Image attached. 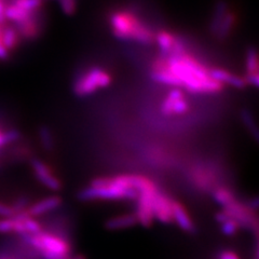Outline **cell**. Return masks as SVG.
<instances>
[{"instance_id": "cell-1", "label": "cell", "mask_w": 259, "mask_h": 259, "mask_svg": "<svg viewBox=\"0 0 259 259\" xmlns=\"http://www.w3.org/2000/svg\"><path fill=\"white\" fill-rule=\"evenodd\" d=\"M165 60V67L178 81L180 88L191 93H217L224 85L209 77L208 69L191 55L185 52L169 54Z\"/></svg>"}, {"instance_id": "cell-2", "label": "cell", "mask_w": 259, "mask_h": 259, "mask_svg": "<svg viewBox=\"0 0 259 259\" xmlns=\"http://www.w3.org/2000/svg\"><path fill=\"white\" fill-rule=\"evenodd\" d=\"M112 34L120 40L151 45L155 42V34L128 11H117L110 15Z\"/></svg>"}, {"instance_id": "cell-3", "label": "cell", "mask_w": 259, "mask_h": 259, "mask_svg": "<svg viewBox=\"0 0 259 259\" xmlns=\"http://www.w3.org/2000/svg\"><path fill=\"white\" fill-rule=\"evenodd\" d=\"M137 194L135 189L120 186L113 177H99L78 193V199L80 201L136 200Z\"/></svg>"}, {"instance_id": "cell-4", "label": "cell", "mask_w": 259, "mask_h": 259, "mask_svg": "<svg viewBox=\"0 0 259 259\" xmlns=\"http://www.w3.org/2000/svg\"><path fill=\"white\" fill-rule=\"evenodd\" d=\"M110 83L111 76L108 72L100 67H94L76 80L72 90L77 96L85 97L107 88Z\"/></svg>"}, {"instance_id": "cell-5", "label": "cell", "mask_w": 259, "mask_h": 259, "mask_svg": "<svg viewBox=\"0 0 259 259\" xmlns=\"http://www.w3.org/2000/svg\"><path fill=\"white\" fill-rule=\"evenodd\" d=\"M158 191L159 190L156 184L150 182L148 185H146L145 187L139 190V194H137V207L135 216L137 223L141 224L143 227H146V228L150 227L153 220H155L152 213V201Z\"/></svg>"}, {"instance_id": "cell-6", "label": "cell", "mask_w": 259, "mask_h": 259, "mask_svg": "<svg viewBox=\"0 0 259 259\" xmlns=\"http://www.w3.org/2000/svg\"><path fill=\"white\" fill-rule=\"evenodd\" d=\"M188 108V103L186 102L184 93L180 88L172 89L161 105V111L165 116L182 115V113L187 111Z\"/></svg>"}, {"instance_id": "cell-7", "label": "cell", "mask_w": 259, "mask_h": 259, "mask_svg": "<svg viewBox=\"0 0 259 259\" xmlns=\"http://www.w3.org/2000/svg\"><path fill=\"white\" fill-rule=\"evenodd\" d=\"M32 172L35 174L37 181L42 184L45 187L53 191H58L61 189L62 184L56 176L53 175L51 168L49 167L44 161L39 159H32L30 162Z\"/></svg>"}, {"instance_id": "cell-8", "label": "cell", "mask_w": 259, "mask_h": 259, "mask_svg": "<svg viewBox=\"0 0 259 259\" xmlns=\"http://www.w3.org/2000/svg\"><path fill=\"white\" fill-rule=\"evenodd\" d=\"M173 200L169 199L166 194L158 191L152 201L153 217L162 224L169 225L173 223L172 214Z\"/></svg>"}, {"instance_id": "cell-9", "label": "cell", "mask_w": 259, "mask_h": 259, "mask_svg": "<svg viewBox=\"0 0 259 259\" xmlns=\"http://www.w3.org/2000/svg\"><path fill=\"white\" fill-rule=\"evenodd\" d=\"M208 74L210 78L223 85L228 84L236 89H244L245 87H247L244 78L240 77L238 75L231 74V72L227 71L225 69H221V68L208 69Z\"/></svg>"}, {"instance_id": "cell-10", "label": "cell", "mask_w": 259, "mask_h": 259, "mask_svg": "<svg viewBox=\"0 0 259 259\" xmlns=\"http://www.w3.org/2000/svg\"><path fill=\"white\" fill-rule=\"evenodd\" d=\"M172 214H173V223H176L180 228L188 233H193L196 231V226H194L191 217L188 212L186 210L183 204L180 202L174 201L172 203Z\"/></svg>"}, {"instance_id": "cell-11", "label": "cell", "mask_w": 259, "mask_h": 259, "mask_svg": "<svg viewBox=\"0 0 259 259\" xmlns=\"http://www.w3.org/2000/svg\"><path fill=\"white\" fill-rule=\"evenodd\" d=\"M61 204H62V199L60 197L51 196L29 205L27 208V212L31 217L36 218L38 216H42L45 214L52 212V210L58 208Z\"/></svg>"}, {"instance_id": "cell-12", "label": "cell", "mask_w": 259, "mask_h": 259, "mask_svg": "<svg viewBox=\"0 0 259 259\" xmlns=\"http://www.w3.org/2000/svg\"><path fill=\"white\" fill-rule=\"evenodd\" d=\"M246 84L258 88L259 85V67L258 56L254 48H249L246 53V75L244 77Z\"/></svg>"}, {"instance_id": "cell-13", "label": "cell", "mask_w": 259, "mask_h": 259, "mask_svg": "<svg viewBox=\"0 0 259 259\" xmlns=\"http://www.w3.org/2000/svg\"><path fill=\"white\" fill-rule=\"evenodd\" d=\"M137 224L139 223H137L135 214H125L110 218V220L105 223V228L110 231L122 230L132 228V227H134Z\"/></svg>"}, {"instance_id": "cell-14", "label": "cell", "mask_w": 259, "mask_h": 259, "mask_svg": "<svg viewBox=\"0 0 259 259\" xmlns=\"http://www.w3.org/2000/svg\"><path fill=\"white\" fill-rule=\"evenodd\" d=\"M20 35L13 26H3L0 30V41L8 51H13L20 44Z\"/></svg>"}, {"instance_id": "cell-15", "label": "cell", "mask_w": 259, "mask_h": 259, "mask_svg": "<svg viewBox=\"0 0 259 259\" xmlns=\"http://www.w3.org/2000/svg\"><path fill=\"white\" fill-rule=\"evenodd\" d=\"M14 28L19 32L20 37L24 39L31 40V39H35L37 35H39V25L36 21L35 15L32 16V18L28 19L27 21L15 24Z\"/></svg>"}, {"instance_id": "cell-16", "label": "cell", "mask_w": 259, "mask_h": 259, "mask_svg": "<svg viewBox=\"0 0 259 259\" xmlns=\"http://www.w3.org/2000/svg\"><path fill=\"white\" fill-rule=\"evenodd\" d=\"M35 14L36 12H28L26 10H23L13 4L5 7V12H4L5 19L13 22L14 24H19L24 21H27L28 19L32 18Z\"/></svg>"}, {"instance_id": "cell-17", "label": "cell", "mask_w": 259, "mask_h": 259, "mask_svg": "<svg viewBox=\"0 0 259 259\" xmlns=\"http://www.w3.org/2000/svg\"><path fill=\"white\" fill-rule=\"evenodd\" d=\"M155 41L158 44L161 52L165 56L169 55L172 52L174 44L176 41V37L166 30H160L155 34Z\"/></svg>"}, {"instance_id": "cell-18", "label": "cell", "mask_w": 259, "mask_h": 259, "mask_svg": "<svg viewBox=\"0 0 259 259\" xmlns=\"http://www.w3.org/2000/svg\"><path fill=\"white\" fill-rule=\"evenodd\" d=\"M228 10H229L228 4L224 2V0H220V2L216 3L215 9L212 15V20H210V24H209V29L213 35L217 34V30L220 28L225 15Z\"/></svg>"}, {"instance_id": "cell-19", "label": "cell", "mask_w": 259, "mask_h": 259, "mask_svg": "<svg viewBox=\"0 0 259 259\" xmlns=\"http://www.w3.org/2000/svg\"><path fill=\"white\" fill-rule=\"evenodd\" d=\"M236 21H237L236 13L229 9L228 11H227L225 18H224V20L221 24V26L217 30V34L215 36L220 40L226 39L231 34V31H232L234 25H236Z\"/></svg>"}, {"instance_id": "cell-20", "label": "cell", "mask_w": 259, "mask_h": 259, "mask_svg": "<svg viewBox=\"0 0 259 259\" xmlns=\"http://www.w3.org/2000/svg\"><path fill=\"white\" fill-rule=\"evenodd\" d=\"M213 199L216 201V203H218L223 207H226L227 205H229L234 200H236V198H234V196H233V193L230 190L223 188V187L216 188L213 191Z\"/></svg>"}, {"instance_id": "cell-21", "label": "cell", "mask_w": 259, "mask_h": 259, "mask_svg": "<svg viewBox=\"0 0 259 259\" xmlns=\"http://www.w3.org/2000/svg\"><path fill=\"white\" fill-rule=\"evenodd\" d=\"M241 118H242V121H243V123H244L245 127L250 133V135L253 136V139L255 141H257L259 137V133H258V127H257V124L255 122V119L252 115V112L247 109H243L241 112Z\"/></svg>"}, {"instance_id": "cell-22", "label": "cell", "mask_w": 259, "mask_h": 259, "mask_svg": "<svg viewBox=\"0 0 259 259\" xmlns=\"http://www.w3.org/2000/svg\"><path fill=\"white\" fill-rule=\"evenodd\" d=\"M20 139H21V133L18 131V130L10 128L4 131V130L0 127V148L18 142Z\"/></svg>"}, {"instance_id": "cell-23", "label": "cell", "mask_w": 259, "mask_h": 259, "mask_svg": "<svg viewBox=\"0 0 259 259\" xmlns=\"http://www.w3.org/2000/svg\"><path fill=\"white\" fill-rule=\"evenodd\" d=\"M39 141L46 150H52L54 142L51 130L48 126H41L39 130Z\"/></svg>"}, {"instance_id": "cell-24", "label": "cell", "mask_w": 259, "mask_h": 259, "mask_svg": "<svg viewBox=\"0 0 259 259\" xmlns=\"http://www.w3.org/2000/svg\"><path fill=\"white\" fill-rule=\"evenodd\" d=\"M44 0H13L12 4L28 12H36L42 6Z\"/></svg>"}, {"instance_id": "cell-25", "label": "cell", "mask_w": 259, "mask_h": 259, "mask_svg": "<svg viewBox=\"0 0 259 259\" xmlns=\"http://www.w3.org/2000/svg\"><path fill=\"white\" fill-rule=\"evenodd\" d=\"M239 228H240V226L238 225V223L231 220L230 217L228 218V220H226L225 222H223L221 224L222 232L225 234V236H228V237L234 236V234L238 232Z\"/></svg>"}, {"instance_id": "cell-26", "label": "cell", "mask_w": 259, "mask_h": 259, "mask_svg": "<svg viewBox=\"0 0 259 259\" xmlns=\"http://www.w3.org/2000/svg\"><path fill=\"white\" fill-rule=\"evenodd\" d=\"M15 222L12 217H0V234L14 233Z\"/></svg>"}, {"instance_id": "cell-27", "label": "cell", "mask_w": 259, "mask_h": 259, "mask_svg": "<svg viewBox=\"0 0 259 259\" xmlns=\"http://www.w3.org/2000/svg\"><path fill=\"white\" fill-rule=\"evenodd\" d=\"M62 11L66 15H71L76 12L77 2L76 0H59Z\"/></svg>"}, {"instance_id": "cell-28", "label": "cell", "mask_w": 259, "mask_h": 259, "mask_svg": "<svg viewBox=\"0 0 259 259\" xmlns=\"http://www.w3.org/2000/svg\"><path fill=\"white\" fill-rule=\"evenodd\" d=\"M28 206H29V202H28V199L25 198V197L19 198L18 200H15L13 203L11 204V207L13 208L14 213L21 212V210H24V209H27Z\"/></svg>"}, {"instance_id": "cell-29", "label": "cell", "mask_w": 259, "mask_h": 259, "mask_svg": "<svg viewBox=\"0 0 259 259\" xmlns=\"http://www.w3.org/2000/svg\"><path fill=\"white\" fill-rule=\"evenodd\" d=\"M14 214L15 213L11 205L6 204L0 201V217H12Z\"/></svg>"}, {"instance_id": "cell-30", "label": "cell", "mask_w": 259, "mask_h": 259, "mask_svg": "<svg viewBox=\"0 0 259 259\" xmlns=\"http://www.w3.org/2000/svg\"><path fill=\"white\" fill-rule=\"evenodd\" d=\"M216 259H240L237 253H234L233 250L224 249L220 252L216 256Z\"/></svg>"}, {"instance_id": "cell-31", "label": "cell", "mask_w": 259, "mask_h": 259, "mask_svg": "<svg viewBox=\"0 0 259 259\" xmlns=\"http://www.w3.org/2000/svg\"><path fill=\"white\" fill-rule=\"evenodd\" d=\"M10 56V51H8L7 49L0 44V61H6L9 59Z\"/></svg>"}, {"instance_id": "cell-32", "label": "cell", "mask_w": 259, "mask_h": 259, "mask_svg": "<svg viewBox=\"0 0 259 259\" xmlns=\"http://www.w3.org/2000/svg\"><path fill=\"white\" fill-rule=\"evenodd\" d=\"M258 239H256V244H255V250H254V256L253 259H259V247H258Z\"/></svg>"}, {"instance_id": "cell-33", "label": "cell", "mask_w": 259, "mask_h": 259, "mask_svg": "<svg viewBox=\"0 0 259 259\" xmlns=\"http://www.w3.org/2000/svg\"><path fill=\"white\" fill-rule=\"evenodd\" d=\"M68 259H87V257L83 254H76V255H70Z\"/></svg>"}, {"instance_id": "cell-34", "label": "cell", "mask_w": 259, "mask_h": 259, "mask_svg": "<svg viewBox=\"0 0 259 259\" xmlns=\"http://www.w3.org/2000/svg\"><path fill=\"white\" fill-rule=\"evenodd\" d=\"M0 44H2V41H0Z\"/></svg>"}]
</instances>
